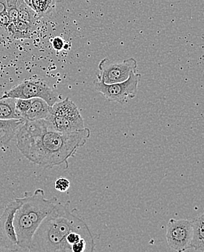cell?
<instances>
[{
  "label": "cell",
  "instance_id": "cell-18",
  "mask_svg": "<svg viewBox=\"0 0 204 252\" xmlns=\"http://www.w3.org/2000/svg\"><path fill=\"white\" fill-rule=\"evenodd\" d=\"M18 0H7V12L10 17V21L14 23L18 20V10L17 3Z\"/></svg>",
  "mask_w": 204,
  "mask_h": 252
},
{
  "label": "cell",
  "instance_id": "cell-5",
  "mask_svg": "<svg viewBox=\"0 0 204 252\" xmlns=\"http://www.w3.org/2000/svg\"><path fill=\"white\" fill-rule=\"evenodd\" d=\"M21 200L22 204L20 208L28 215L36 227L51 213L59 201L57 197L46 198L44 190L40 189H36L33 193L26 192Z\"/></svg>",
  "mask_w": 204,
  "mask_h": 252
},
{
  "label": "cell",
  "instance_id": "cell-1",
  "mask_svg": "<svg viewBox=\"0 0 204 252\" xmlns=\"http://www.w3.org/2000/svg\"><path fill=\"white\" fill-rule=\"evenodd\" d=\"M91 136L84 127L70 133L54 130L46 119L25 121L17 132V148L32 163L44 167L66 165Z\"/></svg>",
  "mask_w": 204,
  "mask_h": 252
},
{
  "label": "cell",
  "instance_id": "cell-14",
  "mask_svg": "<svg viewBox=\"0 0 204 252\" xmlns=\"http://www.w3.org/2000/svg\"><path fill=\"white\" fill-rule=\"evenodd\" d=\"M36 26L25 21L18 20L14 23H10L7 28V33L13 39H25L31 38Z\"/></svg>",
  "mask_w": 204,
  "mask_h": 252
},
{
  "label": "cell",
  "instance_id": "cell-9",
  "mask_svg": "<svg viewBox=\"0 0 204 252\" xmlns=\"http://www.w3.org/2000/svg\"><path fill=\"white\" fill-rule=\"evenodd\" d=\"M13 225L16 234L17 245L24 250H29L32 238L37 227L21 208L15 212Z\"/></svg>",
  "mask_w": 204,
  "mask_h": 252
},
{
  "label": "cell",
  "instance_id": "cell-8",
  "mask_svg": "<svg viewBox=\"0 0 204 252\" xmlns=\"http://www.w3.org/2000/svg\"><path fill=\"white\" fill-rule=\"evenodd\" d=\"M192 221L186 219H171L167 226V246L173 251L182 252L190 250L192 238Z\"/></svg>",
  "mask_w": 204,
  "mask_h": 252
},
{
  "label": "cell",
  "instance_id": "cell-19",
  "mask_svg": "<svg viewBox=\"0 0 204 252\" xmlns=\"http://www.w3.org/2000/svg\"><path fill=\"white\" fill-rule=\"evenodd\" d=\"M71 182L68 179L60 178L54 183V189L59 192H65L71 188Z\"/></svg>",
  "mask_w": 204,
  "mask_h": 252
},
{
  "label": "cell",
  "instance_id": "cell-16",
  "mask_svg": "<svg viewBox=\"0 0 204 252\" xmlns=\"http://www.w3.org/2000/svg\"><path fill=\"white\" fill-rule=\"evenodd\" d=\"M17 6L18 10V20L36 25V23L40 18L24 0H18Z\"/></svg>",
  "mask_w": 204,
  "mask_h": 252
},
{
  "label": "cell",
  "instance_id": "cell-11",
  "mask_svg": "<svg viewBox=\"0 0 204 252\" xmlns=\"http://www.w3.org/2000/svg\"><path fill=\"white\" fill-rule=\"evenodd\" d=\"M24 122V119H0V146H6L10 143Z\"/></svg>",
  "mask_w": 204,
  "mask_h": 252
},
{
  "label": "cell",
  "instance_id": "cell-20",
  "mask_svg": "<svg viewBox=\"0 0 204 252\" xmlns=\"http://www.w3.org/2000/svg\"><path fill=\"white\" fill-rule=\"evenodd\" d=\"M43 9L44 15L50 14L55 8L57 0H39Z\"/></svg>",
  "mask_w": 204,
  "mask_h": 252
},
{
  "label": "cell",
  "instance_id": "cell-4",
  "mask_svg": "<svg viewBox=\"0 0 204 252\" xmlns=\"http://www.w3.org/2000/svg\"><path fill=\"white\" fill-rule=\"evenodd\" d=\"M3 97L14 99H42L50 106L59 101L58 94L42 79H26L2 94Z\"/></svg>",
  "mask_w": 204,
  "mask_h": 252
},
{
  "label": "cell",
  "instance_id": "cell-3",
  "mask_svg": "<svg viewBox=\"0 0 204 252\" xmlns=\"http://www.w3.org/2000/svg\"><path fill=\"white\" fill-rule=\"evenodd\" d=\"M46 120L54 130L62 133L76 132L85 127L78 108L69 97L51 105Z\"/></svg>",
  "mask_w": 204,
  "mask_h": 252
},
{
  "label": "cell",
  "instance_id": "cell-2",
  "mask_svg": "<svg viewBox=\"0 0 204 252\" xmlns=\"http://www.w3.org/2000/svg\"><path fill=\"white\" fill-rule=\"evenodd\" d=\"M73 231H91L76 209H71L70 201L58 202L44 218L35 231L28 251L71 252L67 237Z\"/></svg>",
  "mask_w": 204,
  "mask_h": 252
},
{
  "label": "cell",
  "instance_id": "cell-12",
  "mask_svg": "<svg viewBox=\"0 0 204 252\" xmlns=\"http://www.w3.org/2000/svg\"><path fill=\"white\" fill-rule=\"evenodd\" d=\"M192 238L190 250L204 252V215L198 216L192 220Z\"/></svg>",
  "mask_w": 204,
  "mask_h": 252
},
{
  "label": "cell",
  "instance_id": "cell-6",
  "mask_svg": "<svg viewBox=\"0 0 204 252\" xmlns=\"http://www.w3.org/2000/svg\"><path fill=\"white\" fill-rule=\"evenodd\" d=\"M141 77V74L132 71L124 82L104 84L98 81L94 86L109 101L125 104L136 96Z\"/></svg>",
  "mask_w": 204,
  "mask_h": 252
},
{
  "label": "cell",
  "instance_id": "cell-23",
  "mask_svg": "<svg viewBox=\"0 0 204 252\" xmlns=\"http://www.w3.org/2000/svg\"><path fill=\"white\" fill-rule=\"evenodd\" d=\"M7 0H0V13L7 11Z\"/></svg>",
  "mask_w": 204,
  "mask_h": 252
},
{
  "label": "cell",
  "instance_id": "cell-10",
  "mask_svg": "<svg viewBox=\"0 0 204 252\" xmlns=\"http://www.w3.org/2000/svg\"><path fill=\"white\" fill-rule=\"evenodd\" d=\"M21 204V198H15L7 204L2 215L0 216V230L6 239L13 245H17L16 234L13 225L15 214Z\"/></svg>",
  "mask_w": 204,
  "mask_h": 252
},
{
  "label": "cell",
  "instance_id": "cell-7",
  "mask_svg": "<svg viewBox=\"0 0 204 252\" xmlns=\"http://www.w3.org/2000/svg\"><path fill=\"white\" fill-rule=\"evenodd\" d=\"M136 60L129 58L122 62H113L107 58L102 59L99 64V82L104 84H114L124 82L130 73L136 72Z\"/></svg>",
  "mask_w": 204,
  "mask_h": 252
},
{
  "label": "cell",
  "instance_id": "cell-13",
  "mask_svg": "<svg viewBox=\"0 0 204 252\" xmlns=\"http://www.w3.org/2000/svg\"><path fill=\"white\" fill-rule=\"evenodd\" d=\"M51 106L44 100L38 97L32 98L31 105L28 112L24 115L25 121H36L46 119L50 115Z\"/></svg>",
  "mask_w": 204,
  "mask_h": 252
},
{
  "label": "cell",
  "instance_id": "cell-22",
  "mask_svg": "<svg viewBox=\"0 0 204 252\" xmlns=\"http://www.w3.org/2000/svg\"><path fill=\"white\" fill-rule=\"evenodd\" d=\"M64 46H65V41L60 36H56L53 39L52 47L54 50H57V51H60L62 49H64Z\"/></svg>",
  "mask_w": 204,
  "mask_h": 252
},
{
  "label": "cell",
  "instance_id": "cell-15",
  "mask_svg": "<svg viewBox=\"0 0 204 252\" xmlns=\"http://www.w3.org/2000/svg\"><path fill=\"white\" fill-rule=\"evenodd\" d=\"M0 119H22L15 112V99L0 95Z\"/></svg>",
  "mask_w": 204,
  "mask_h": 252
},
{
  "label": "cell",
  "instance_id": "cell-17",
  "mask_svg": "<svg viewBox=\"0 0 204 252\" xmlns=\"http://www.w3.org/2000/svg\"><path fill=\"white\" fill-rule=\"evenodd\" d=\"M32 99H15V112L20 119L24 118V115L28 112Z\"/></svg>",
  "mask_w": 204,
  "mask_h": 252
},
{
  "label": "cell",
  "instance_id": "cell-21",
  "mask_svg": "<svg viewBox=\"0 0 204 252\" xmlns=\"http://www.w3.org/2000/svg\"><path fill=\"white\" fill-rule=\"evenodd\" d=\"M10 23L11 21L7 11L0 13V30H4L7 32V27Z\"/></svg>",
  "mask_w": 204,
  "mask_h": 252
}]
</instances>
